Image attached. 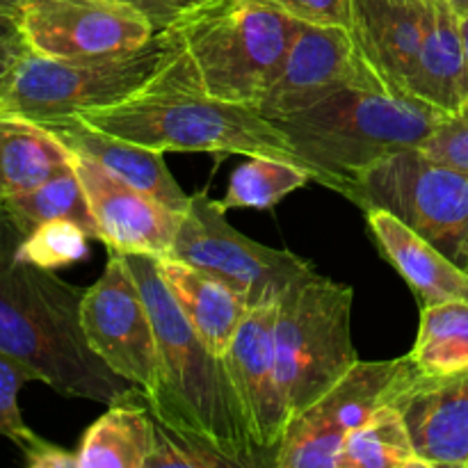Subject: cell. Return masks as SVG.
<instances>
[{
  "label": "cell",
  "instance_id": "cell-1",
  "mask_svg": "<svg viewBox=\"0 0 468 468\" xmlns=\"http://www.w3.org/2000/svg\"><path fill=\"white\" fill-rule=\"evenodd\" d=\"M23 233L0 208V350L30 366L64 398L110 405L133 388L87 343L80 304L87 288L18 256Z\"/></svg>",
  "mask_w": 468,
  "mask_h": 468
},
{
  "label": "cell",
  "instance_id": "cell-2",
  "mask_svg": "<svg viewBox=\"0 0 468 468\" xmlns=\"http://www.w3.org/2000/svg\"><path fill=\"white\" fill-rule=\"evenodd\" d=\"M140 286L155 329L160 387L146 398L151 414L167 428L213 443L238 468L265 466L242 420L222 355L210 350L174 302L149 254H123Z\"/></svg>",
  "mask_w": 468,
  "mask_h": 468
},
{
  "label": "cell",
  "instance_id": "cell-3",
  "mask_svg": "<svg viewBox=\"0 0 468 468\" xmlns=\"http://www.w3.org/2000/svg\"><path fill=\"white\" fill-rule=\"evenodd\" d=\"M446 117L414 96L347 87L272 122L314 181L350 199L370 169L398 151L420 149Z\"/></svg>",
  "mask_w": 468,
  "mask_h": 468
},
{
  "label": "cell",
  "instance_id": "cell-4",
  "mask_svg": "<svg viewBox=\"0 0 468 468\" xmlns=\"http://www.w3.org/2000/svg\"><path fill=\"white\" fill-rule=\"evenodd\" d=\"M176 85H199L172 26L137 48L91 58H46L26 50L0 94L3 112L53 123Z\"/></svg>",
  "mask_w": 468,
  "mask_h": 468
},
{
  "label": "cell",
  "instance_id": "cell-5",
  "mask_svg": "<svg viewBox=\"0 0 468 468\" xmlns=\"http://www.w3.org/2000/svg\"><path fill=\"white\" fill-rule=\"evenodd\" d=\"M73 117L160 154L215 151L247 158L272 155L302 167L292 144L272 119L250 105L206 96L199 85L169 87L110 108L82 110Z\"/></svg>",
  "mask_w": 468,
  "mask_h": 468
},
{
  "label": "cell",
  "instance_id": "cell-6",
  "mask_svg": "<svg viewBox=\"0 0 468 468\" xmlns=\"http://www.w3.org/2000/svg\"><path fill=\"white\" fill-rule=\"evenodd\" d=\"M304 23L247 0H192L172 27L213 99L259 110Z\"/></svg>",
  "mask_w": 468,
  "mask_h": 468
},
{
  "label": "cell",
  "instance_id": "cell-7",
  "mask_svg": "<svg viewBox=\"0 0 468 468\" xmlns=\"http://www.w3.org/2000/svg\"><path fill=\"white\" fill-rule=\"evenodd\" d=\"M352 286L315 270L288 283L277 297L274 356L291 419L359 361L352 343Z\"/></svg>",
  "mask_w": 468,
  "mask_h": 468
},
{
  "label": "cell",
  "instance_id": "cell-8",
  "mask_svg": "<svg viewBox=\"0 0 468 468\" xmlns=\"http://www.w3.org/2000/svg\"><path fill=\"white\" fill-rule=\"evenodd\" d=\"M361 210H387L468 272V172L402 149L370 169L350 195Z\"/></svg>",
  "mask_w": 468,
  "mask_h": 468
},
{
  "label": "cell",
  "instance_id": "cell-9",
  "mask_svg": "<svg viewBox=\"0 0 468 468\" xmlns=\"http://www.w3.org/2000/svg\"><path fill=\"white\" fill-rule=\"evenodd\" d=\"M222 201L190 195L169 256L206 270L236 288L250 306L274 302L283 288L314 265L288 250H272L242 236L227 219Z\"/></svg>",
  "mask_w": 468,
  "mask_h": 468
},
{
  "label": "cell",
  "instance_id": "cell-10",
  "mask_svg": "<svg viewBox=\"0 0 468 468\" xmlns=\"http://www.w3.org/2000/svg\"><path fill=\"white\" fill-rule=\"evenodd\" d=\"M407 368V356L356 361L324 396L292 416L274 468H336L350 434L391 405Z\"/></svg>",
  "mask_w": 468,
  "mask_h": 468
},
{
  "label": "cell",
  "instance_id": "cell-11",
  "mask_svg": "<svg viewBox=\"0 0 468 468\" xmlns=\"http://www.w3.org/2000/svg\"><path fill=\"white\" fill-rule=\"evenodd\" d=\"M80 323L87 343L119 378L158 391L160 359L154 320L122 251L108 250V263L94 286L85 291Z\"/></svg>",
  "mask_w": 468,
  "mask_h": 468
},
{
  "label": "cell",
  "instance_id": "cell-12",
  "mask_svg": "<svg viewBox=\"0 0 468 468\" xmlns=\"http://www.w3.org/2000/svg\"><path fill=\"white\" fill-rule=\"evenodd\" d=\"M16 21L27 50L46 58L122 53L158 32L144 14L112 0H21Z\"/></svg>",
  "mask_w": 468,
  "mask_h": 468
},
{
  "label": "cell",
  "instance_id": "cell-13",
  "mask_svg": "<svg viewBox=\"0 0 468 468\" xmlns=\"http://www.w3.org/2000/svg\"><path fill=\"white\" fill-rule=\"evenodd\" d=\"M347 87L388 91L361 53L355 32L304 23L261 101L259 112L268 119L300 112Z\"/></svg>",
  "mask_w": 468,
  "mask_h": 468
},
{
  "label": "cell",
  "instance_id": "cell-14",
  "mask_svg": "<svg viewBox=\"0 0 468 468\" xmlns=\"http://www.w3.org/2000/svg\"><path fill=\"white\" fill-rule=\"evenodd\" d=\"M274 318L277 300L251 306L222 355L247 432L265 466H274L291 423L274 356Z\"/></svg>",
  "mask_w": 468,
  "mask_h": 468
},
{
  "label": "cell",
  "instance_id": "cell-15",
  "mask_svg": "<svg viewBox=\"0 0 468 468\" xmlns=\"http://www.w3.org/2000/svg\"><path fill=\"white\" fill-rule=\"evenodd\" d=\"M73 167L99 224V242L123 254L169 256L183 213L169 210L96 160L73 154Z\"/></svg>",
  "mask_w": 468,
  "mask_h": 468
},
{
  "label": "cell",
  "instance_id": "cell-16",
  "mask_svg": "<svg viewBox=\"0 0 468 468\" xmlns=\"http://www.w3.org/2000/svg\"><path fill=\"white\" fill-rule=\"evenodd\" d=\"M391 405L405 416L425 464L468 468V366L455 373L425 375L410 361Z\"/></svg>",
  "mask_w": 468,
  "mask_h": 468
},
{
  "label": "cell",
  "instance_id": "cell-17",
  "mask_svg": "<svg viewBox=\"0 0 468 468\" xmlns=\"http://www.w3.org/2000/svg\"><path fill=\"white\" fill-rule=\"evenodd\" d=\"M430 0H355V39L391 94L411 96Z\"/></svg>",
  "mask_w": 468,
  "mask_h": 468
},
{
  "label": "cell",
  "instance_id": "cell-18",
  "mask_svg": "<svg viewBox=\"0 0 468 468\" xmlns=\"http://www.w3.org/2000/svg\"><path fill=\"white\" fill-rule=\"evenodd\" d=\"M44 128H48L71 154L96 160L119 178L131 183L133 187L158 199L169 210L186 213L190 195L172 176L163 158L165 154L91 128L78 117L59 119V122L46 123Z\"/></svg>",
  "mask_w": 468,
  "mask_h": 468
},
{
  "label": "cell",
  "instance_id": "cell-19",
  "mask_svg": "<svg viewBox=\"0 0 468 468\" xmlns=\"http://www.w3.org/2000/svg\"><path fill=\"white\" fill-rule=\"evenodd\" d=\"M368 229L384 259L411 288L420 306L468 302V272L387 210H366Z\"/></svg>",
  "mask_w": 468,
  "mask_h": 468
},
{
  "label": "cell",
  "instance_id": "cell-20",
  "mask_svg": "<svg viewBox=\"0 0 468 468\" xmlns=\"http://www.w3.org/2000/svg\"><path fill=\"white\" fill-rule=\"evenodd\" d=\"M158 272L167 283L174 302L187 323L195 327L210 350L224 355L236 336L238 327L251 309L245 297L206 270L190 263L172 259V256H155Z\"/></svg>",
  "mask_w": 468,
  "mask_h": 468
},
{
  "label": "cell",
  "instance_id": "cell-21",
  "mask_svg": "<svg viewBox=\"0 0 468 468\" xmlns=\"http://www.w3.org/2000/svg\"><path fill=\"white\" fill-rule=\"evenodd\" d=\"M410 94L448 114L460 112L468 105V69L460 14L443 0H430L428 27Z\"/></svg>",
  "mask_w": 468,
  "mask_h": 468
},
{
  "label": "cell",
  "instance_id": "cell-22",
  "mask_svg": "<svg viewBox=\"0 0 468 468\" xmlns=\"http://www.w3.org/2000/svg\"><path fill=\"white\" fill-rule=\"evenodd\" d=\"M154 451V414L140 387L110 402L82 434L78 468H144Z\"/></svg>",
  "mask_w": 468,
  "mask_h": 468
},
{
  "label": "cell",
  "instance_id": "cell-23",
  "mask_svg": "<svg viewBox=\"0 0 468 468\" xmlns=\"http://www.w3.org/2000/svg\"><path fill=\"white\" fill-rule=\"evenodd\" d=\"M71 163L73 154L48 128L0 110V206Z\"/></svg>",
  "mask_w": 468,
  "mask_h": 468
},
{
  "label": "cell",
  "instance_id": "cell-24",
  "mask_svg": "<svg viewBox=\"0 0 468 468\" xmlns=\"http://www.w3.org/2000/svg\"><path fill=\"white\" fill-rule=\"evenodd\" d=\"M0 208L12 218V222L16 224L23 236H27L32 229L50 222V219H69V222L78 224L87 236L99 240V224H96L85 187L78 178L73 163L59 169L41 186L9 199Z\"/></svg>",
  "mask_w": 468,
  "mask_h": 468
},
{
  "label": "cell",
  "instance_id": "cell-25",
  "mask_svg": "<svg viewBox=\"0 0 468 468\" xmlns=\"http://www.w3.org/2000/svg\"><path fill=\"white\" fill-rule=\"evenodd\" d=\"M336 468H430L416 452L405 416L396 405H384L350 434Z\"/></svg>",
  "mask_w": 468,
  "mask_h": 468
},
{
  "label": "cell",
  "instance_id": "cell-26",
  "mask_svg": "<svg viewBox=\"0 0 468 468\" xmlns=\"http://www.w3.org/2000/svg\"><path fill=\"white\" fill-rule=\"evenodd\" d=\"M410 361L419 373L446 375L468 366V302L420 306Z\"/></svg>",
  "mask_w": 468,
  "mask_h": 468
},
{
  "label": "cell",
  "instance_id": "cell-27",
  "mask_svg": "<svg viewBox=\"0 0 468 468\" xmlns=\"http://www.w3.org/2000/svg\"><path fill=\"white\" fill-rule=\"evenodd\" d=\"M314 181L309 169L272 155H251L229 178L224 208H274L291 192Z\"/></svg>",
  "mask_w": 468,
  "mask_h": 468
},
{
  "label": "cell",
  "instance_id": "cell-28",
  "mask_svg": "<svg viewBox=\"0 0 468 468\" xmlns=\"http://www.w3.org/2000/svg\"><path fill=\"white\" fill-rule=\"evenodd\" d=\"M90 236L69 219H50L23 236L18 256L46 270L67 268L87 256Z\"/></svg>",
  "mask_w": 468,
  "mask_h": 468
},
{
  "label": "cell",
  "instance_id": "cell-29",
  "mask_svg": "<svg viewBox=\"0 0 468 468\" xmlns=\"http://www.w3.org/2000/svg\"><path fill=\"white\" fill-rule=\"evenodd\" d=\"M144 468H238L213 443L167 428L154 416V451Z\"/></svg>",
  "mask_w": 468,
  "mask_h": 468
},
{
  "label": "cell",
  "instance_id": "cell-30",
  "mask_svg": "<svg viewBox=\"0 0 468 468\" xmlns=\"http://www.w3.org/2000/svg\"><path fill=\"white\" fill-rule=\"evenodd\" d=\"M32 379L39 382L30 366L0 350V437L16 443L21 451L37 437L26 425L18 407V393Z\"/></svg>",
  "mask_w": 468,
  "mask_h": 468
},
{
  "label": "cell",
  "instance_id": "cell-31",
  "mask_svg": "<svg viewBox=\"0 0 468 468\" xmlns=\"http://www.w3.org/2000/svg\"><path fill=\"white\" fill-rule=\"evenodd\" d=\"M265 5L309 26H338L355 30V0H247Z\"/></svg>",
  "mask_w": 468,
  "mask_h": 468
},
{
  "label": "cell",
  "instance_id": "cell-32",
  "mask_svg": "<svg viewBox=\"0 0 468 468\" xmlns=\"http://www.w3.org/2000/svg\"><path fill=\"white\" fill-rule=\"evenodd\" d=\"M432 158L468 172V105L460 112L448 114L420 146Z\"/></svg>",
  "mask_w": 468,
  "mask_h": 468
},
{
  "label": "cell",
  "instance_id": "cell-33",
  "mask_svg": "<svg viewBox=\"0 0 468 468\" xmlns=\"http://www.w3.org/2000/svg\"><path fill=\"white\" fill-rule=\"evenodd\" d=\"M23 457L30 468H78L76 452L55 446V443L41 439L39 434L23 448Z\"/></svg>",
  "mask_w": 468,
  "mask_h": 468
},
{
  "label": "cell",
  "instance_id": "cell-34",
  "mask_svg": "<svg viewBox=\"0 0 468 468\" xmlns=\"http://www.w3.org/2000/svg\"><path fill=\"white\" fill-rule=\"evenodd\" d=\"M112 3L128 5V7L142 12L151 23H154L155 30L160 32L165 30V27L172 26L178 18V14H181L192 0H112Z\"/></svg>",
  "mask_w": 468,
  "mask_h": 468
},
{
  "label": "cell",
  "instance_id": "cell-35",
  "mask_svg": "<svg viewBox=\"0 0 468 468\" xmlns=\"http://www.w3.org/2000/svg\"><path fill=\"white\" fill-rule=\"evenodd\" d=\"M26 50V44H0V94H3V87L7 82L9 73H12V69L16 67V62Z\"/></svg>",
  "mask_w": 468,
  "mask_h": 468
},
{
  "label": "cell",
  "instance_id": "cell-36",
  "mask_svg": "<svg viewBox=\"0 0 468 468\" xmlns=\"http://www.w3.org/2000/svg\"><path fill=\"white\" fill-rule=\"evenodd\" d=\"M0 44H26L18 30V21L9 14L0 12Z\"/></svg>",
  "mask_w": 468,
  "mask_h": 468
},
{
  "label": "cell",
  "instance_id": "cell-37",
  "mask_svg": "<svg viewBox=\"0 0 468 468\" xmlns=\"http://www.w3.org/2000/svg\"><path fill=\"white\" fill-rule=\"evenodd\" d=\"M18 7H21V0H0V12L9 14V16L16 18Z\"/></svg>",
  "mask_w": 468,
  "mask_h": 468
},
{
  "label": "cell",
  "instance_id": "cell-38",
  "mask_svg": "<svg viewBox=\"0 0 468 468\" xmlns=\"http://www.w3.org/2000/svg\"><path fill=\"white\" fill-rule=\"evenodd\" d=\"M462 26V41H464V55H466V69H468V12L460 16Z\"/></svg>",
  "mask_w": 468,
  "mask_h": 468
},
{
  "label": "cell",
  "instance_id": "cell-39",
  "mask_svg": "<svg viewBox=\"0 0 468 468\" xmlns=\"http://www.w3.org/2000/svg\"><path fill=\"white\" fill-rule=\"evenodd\" d=\"M443 3H446L448 7L455 9V12L460 14V16H462V14L468 12V0H443Z\"/></svg>",
  "mask_w": 468,
  "mask_h": 468
}]
</instances>
